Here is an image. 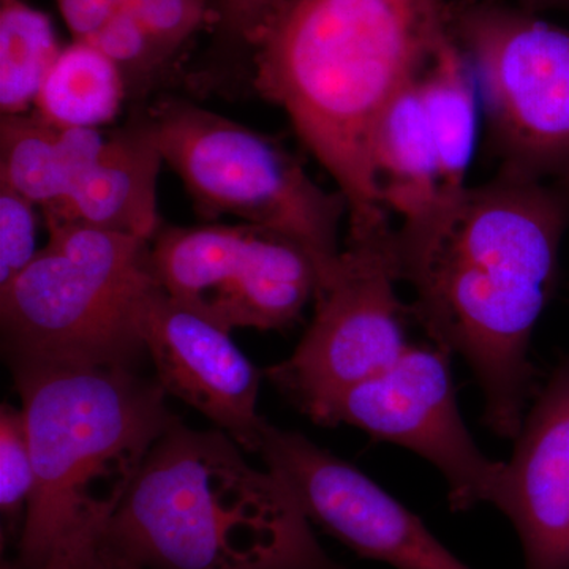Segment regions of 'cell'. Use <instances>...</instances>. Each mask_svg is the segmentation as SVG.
Listing matches in <instances>:
<instances>
[{
  "label": "cell",
  "instance_id": "cell-6",
  "mask_svg": "<svg viewBox=\"0 0 569 569\" xmlns=\"http://www.w3.org/2000/svg\"><path fill=\"white\" fill-rule=\"evenodd\" d=\"M151 121L164 163L209 219L233 216L295 239L328 287L340 266L346 197L318 186L279 141L190 100H160ZM318 291V293H320Z\"/></svg>",
  "mask_w": 569,
  "mask_h": 569
},
{
  "label": "cell",
  "instance_id": "cell-10",
  "mask_svg": "<svg viewBox=\"0 0 569 569\" xmlns=\"http://www.w3.org/2000/svg\"><path fill=\"white\" fill-rule=\"evenodd\" d=\"M313 421L356 427L426 459L447 482L452 511L496 500L503 462L475 443L459 413L449 355L433 343H413L391 369L347 389Z\"/></svg>",
  "mask_w": 569,
  "mask_h": 569
},
{
  "label": "cell",
  "instance_id": "cell-3",
  "mask_svg": "<svg viewBox=\"0 0 569 569\" xmlns=\"http://www.w3.org/2000/svg\"><path fill=\"white\" fill-rule=\"evenodd\" d=\"M222 430L179 422L151 449L108 522L148 569H346L290 489Z\"/></svg>",
  "mask_w": 569,
  "mask_h": 569
},
{
  "label": "cell",
  "instance_id": "cell-18",
  "mask_svg": "<svg viewBox=\"0 0 569 569\" xmlns=\"http://www.w3.org/2000/svg\"><path fill=\"white\" fill-rule=\"evenodd\" d=\"M126 100L118 67L89 41L73 40L52 63L33 103L58 126L97 129L111 122Z\"/></svg>",
  "mask_w": 569,
  "mask_h": 569
},
{
  "label": "cell",
  "instance_id": "cell-20",
  "mask_svg": "<svg viewBox=\"0 0 569 569\" xmlns=\"http://www.w3.org/2000/svg\"><path fill=\"white\" fill-rule=\"evenodd\" d=\"M284 0H211L212 39L194 81L222 84L252 78L254 52Z\"/></svg>",
  "mask_w": 569,
  "mask_h": 569
},
{
  "label": "cell",
  "instance_id": "cell-24",
  "mask_svg": "<svg viewBox=\"0 0 569 569\" xmlns=\"http://www.w3.org/2000/svg\"><path fill=\"white\" fill-rule=\"evenodd\" d=\"M123 9L171 59L204 28H212L211 0H129Z\"/></svg>",
  "mask_w": 569,
  "mask_h": 569
},
{
  "label": "cell",
  "instance_id": "cell-8",
  "mask_svg": "<svg viewBox=\"0 0 569 569\" xmlns=\"http://www.w3.org/2000/svg\"><path fill=\"white\" fill-rule=\"evenodd\" d=\"M151 266L171 298L227 331H283L321 287L305 246L257 224L163 227L151 241Z\"/></svg>",
  "mask_w": 569,
  "mask_h": 569
},
{
  "label": "cell",
  "instance_id": "cell-23",
  "mask_svg": "<svg viewBox=\"0 0 569 569\" xmlns=\"http://www.w3.org/2000/svg\"><path fill=\"white\" fill-rule=\"evenodd\" d=\"M110 519H92L67 531L36 569H148L119 548L108 531ZM2 569H18L3 560Z\"/></svg>",
  "mask_w": 569,
  "mask_h": 569
},
{
  "label": "cell",
  "instance_id": "cell-1",
  "mask_svg": "<svg viewBox=\"0 0 569 569\" xmlns=\"http://www.w3.org/2000/svg\"><path fill=\"white\" fill-rule=\"evenodd\" d=\"M569 227V176L533 181L497 173L467 186L392 233L399 282L433 346L477 378L482 421L516 438L533 389L531 337L559 279Z\"/></svg>",
  "mask_w": 569,
  "mask_h": 569
},
{
  "label": "cell",
  "instance_id": "cell-15",
  "mask_svg": "<svg viewBox=\"0 0 569 569\" xmlns=\"http://www.w3.org/2000/svg\"><path fill=\"white\" fill-rule=\"evenodd\" d=\"M417 81L389 103L370 140L378 198L389 216L400 217V224L426 219L441 201L436 144Z\"/></svg>",
  "mask_w": 569,
  "mask_h": 569
},
{
  "label": "cell",
  "instance_id": "cell-21",
  "mask_svg": "<svg viewBox=\"0 0 569 569\" xmlns=\"http://www.w3.org/2000/svg\"><path fill=\"white\" fill-rule=\"evenodd\" d=\"M84 41L118 67L130 102H142L174 62L126 9L119 10Z\"/></svg>",
  "mask_w": 569,
  "mask_h": 569
},
{
  "label": "cell",
  "instance_id": "cell-16",
  "mask_svg": "<svg viewBox=\"0 0 569 569\" xmlns=\"http://www.w3.org/2000/svg\"><path fill=\"white\" fill-rule=\"evenodd\" d=\"M103 142L97 129L58 126L39 112L2 116L0 183L47 211L70 192Z\"/></svg>",
  "mask_w": 569,
  "mask_h": 569
},
{
  "label": "cell",
  "instance_id": "cell-17",
  "mask_svg": "<svg viewBox=\"0 0 569 569\" xmlns=\"http://www.w3.org/2000/svg\"><path fill=\"white\" fill-rule=\"evenodd\" d=\"M417 89L436 144L441 201L451 200L467 187L482 116L477 78L455 37L419 74Z\"/></svg>",
  "mask_w": 569,
  "mask_h": 569
},
{
  "label": "cell",
  "instance_id": "cell-19",
  "mask_svg": "<svg viewBox=\"0 0 569 569\" xmlns=\"http://www.w3.org/2000/svg\"><path fill=\"white\" fill-rule=\"evenodd\" d=\"M61 51L47 13L24 0H0L2 116L28 111Z\"/></svg>",
  "mask_w": 569,
  "mask_h": 569
},
{
  "label": "cell",
  "instance_id": "cell-14",
  "mask_svg": "<svg viewBox=\"0 0 569 569\" xmlns=\"http://www.w3.org/2000/svg\"><path fill=\"white\" fill-rule=\"evenodd\" d=\"M163 163L151 114L137 107L129 122L104 140L70 192L43 211L47 227L80 224L151 242L163 227L157 208Z\"/></svg>",
  "mask_w": 569,
  "mask_h": 569
},
{
  "label": "cell",
  "instance_id": "cell-25",
  "mask_svg": "<svg viewBox=\"0 0 569 569\" xmlns=\"http://www.w3.org/2000/svg\"><path fill=\"white\" fill-rule=\"evenodd\" d=\"M36 204L0 183V288L31 264L39 253Z\"/></svg>",
  "mask_w": 569,
  "mask_h": 569
},
{
  "label": "cell",
  "instance_id": "cell-9",
  "mask_svg": "<svg viewBox=\"0 0 569 569\" xmlns=\"http://www.w3.org/2000/svg\"><path fill=\"white\" fill-rule=\"evenodd\" d=\"M392 233L395 228L346 241L301 342L290 358L266 369L268 380L312 421L336 397L391 369L413 346L407 336L410 307L396 290Z\"/></svg>",
  "mask_w": 569,
  "mask_h": 569
},
{
  "label": "cell",
  "instance_id": "cell-7",
  "mask_svg": "<svg viewBox=\"0 0 569 569\" xmlns=\"http://www.w3.org/2000/svg\"><path fill=\"white\" fill-rule=\"evenodd\" d=\"M481 97L497 173L569 176V29L507 0H449Z\"/></svg>",
  "mask_w": 569,
  "mask_h": 569
},
{
  "label": "cell",
  "instance_id": "cell-11",
  "mask_svg": "<svg viewBox=\"0 0 569 569\" xmlns=\"http://www.w3.org/2000/svg\"><path fill=\"white\" fill-rule=\"evenodd\" d=\"M258 455L307 519L358 556L396 569H471L373 479L301 433L268 422Z\"/></svg>",
  "mask_w": 569,
  "mask_h": 569
},
{
  "label": "cell",
  "instance_id": "cell-12",
  "mask_svg": "<svg viewBox=\"0 0 569 569\" xmlns=\"http://www.w3.org/2000/svg\"><path fill=\"white\" fill-rule=\"evenodd\" d=\"M140 331L164 392L197 408L244 451L258 452L268 426L257 411L261 372L230 331L176 301L159 282L146 296Z\"/></svg>",
  "mask_w": 569,
  "mask_h": 569
},
{
  "label": "cell",
  "instance_id": "cell-5",
  "mask_svg": "<svg viewBox=\"0 0 569 569\" xmlns=\"http://www.w3.org/2000/svg\"><path fill=\"white\" fill-rule=\"evenodd\" d=\"M50 241L0 288L11 361L137 367L140 317L157 283L151 242L80 224H50Z\"/></svg>",
  "mask_w": 569,
  "mask_h": 569
},
{
  "label": "cell",
  "instance_id": "cell-22",
  "mask_svg": "<svg viewBox=\"0 0 569 569\" xmlns=\"http://www.w3.org/2000/svg\"><path fill=\"white\" fill-rule=\"evenodd\" d=\"M36 490L31 441L21 408L0 407V511L3 537L20 542Z\"/></svg>",
  "mask_w": 569,
  "mask_h": 569
},
{
  "label": "cell",
  "instance_id": "cell-13",
  "mask_svg": "<svg viewBox=\"0 0 569 569\" xmlns=\"http://www.w3.org/2000/svg\"><path fill=\"white\" fill-rule=\"evenodd\" d=\"M496 505L518 530L526 569H569V362L526 411Z\"/></svg>",
  "mask_w": 569,
  "mask_h": 569
},
{
  "label": "cell",
  "instance_id": "cell-4",
  "mask_svg": "<svg viewBox=\"0 0 569 569\" xmlns=\"http://www.w3.org/2000/svg\"><path fill=\"white\" fill-rule=\"evenodd\" d=\"M36 466L18 569H36L67 531L111 519L157 441L181 422L133 367L11 361Z\"/></svg>",
  "mask_w": 569,
  "mask_h": 569
},
{
  "label": "cell",
  "instance_id": "cell-27",
  "mask_svg": "<svg viewBox=\"0 0 569 569\" xmlns=\"http://www.w3.org/2000/svg\"><path fill=\"white\" fill-rule=\"evenodd\" d=\"M507 2H512L520 9L533 11V13L545 10L569 11V0H507Z\"/></svg>",
  "mask_w": 569,
  "mask_h": 569
},
{
  "label": "cell",
  "instance_id": "cell-26",
  "mask_svg": "<svg viewBox=\"0 0 569 569\" xmlns=\"http://www.w3.org/2000/svg\"><path fill=\"white\" fill-rule=\"evenodd\" d=\"M73 40H88L129 0H56Z\"/></svg>",
  "mask_w": 569,
  "mask_h": 569
},
{
  "label": "cell",
  "instance_id": "cell-2",
  "mask_svg": "<svg viewBox=\"0 0 569 569\" xmlns=\"http://www.w3.org/2000/svg\"><path fill=\"white\" fill-rule=\"evenodd\" d=\"M452 37L449 0H284L258 44L253 88L287 112L346 197L347 241L391 230L370 140Z\"/></svg>",
  "mask_w": 569,
  "mask_h": 569
}]
</instances>
